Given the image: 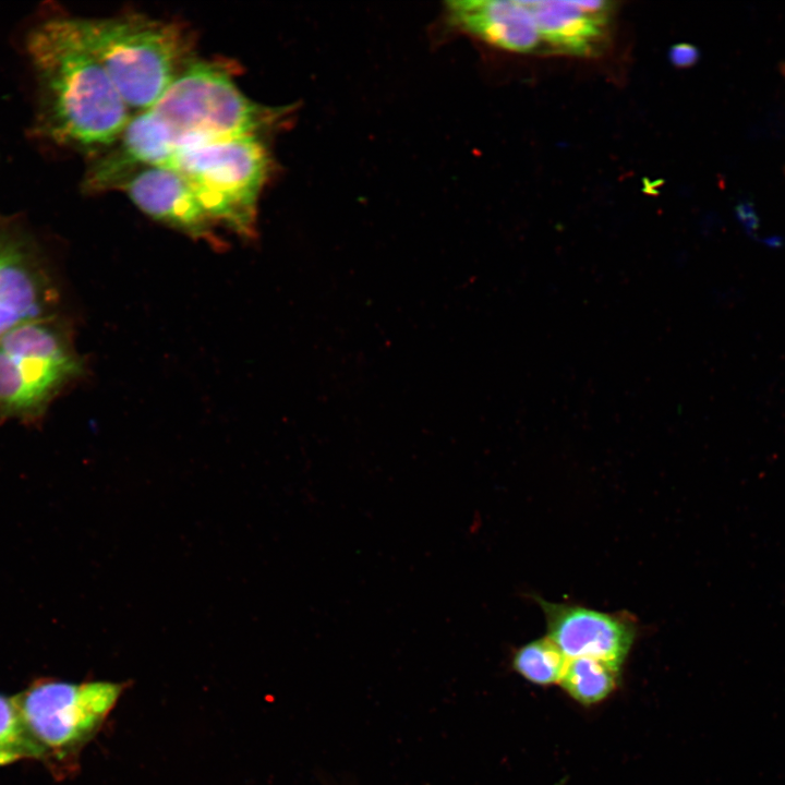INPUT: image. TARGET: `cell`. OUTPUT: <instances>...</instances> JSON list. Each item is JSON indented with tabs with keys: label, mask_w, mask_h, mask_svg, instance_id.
<instances>
[{
	"label": "cell",
	"mask_w": 785,
	"mask_h": 785,
	"mask_svg": "<svg viewBox=\"0 0 785 785\" xmlns=\"http://www.w3.org/2000/svg\"><path fill=\"white\" fill-rule=\"evenodd\" d=\"M234 70L227 61L192 59L149 108L174 131L179 148L240 135L263 136L280 122L285 112L245 96Z\"/></svg>",
	"instance_id": "obj_5"
},
{
	"label": "cell",
	"mask_w": 785,
	"mask_h": 785,
	"mask_svg": "<svg viewBox=\"0 0 785 785\" xmlns=\"http://www.w3.org/2000/svg\"><path fill=\"white\" fill-rule=\"evenodd\" d=\"M35 760L14 696L0 693V766Z\"/></svg>",
	"instance_id": "obj_15"
},
{
	"label": "cell",
	"mask_w": 785,
	"mask_h": 785,
	"mask_svg": "<svg viewBox=\"0 0 785 785\" xmlns=\"http://www.w3.org/2000/svg\"><path fill=\"white\" fill-rule=\"evenodd\" d=\"M178 149L174 131L153 109L138 111L94 159L85 177L86 190H119L138 170L167 165Z\"/></svg>",
	"instance_id": "obj_9"
},
{
	"label": "cell",
	"mask_w": 785,
	"mask_h": 785,
	"mask_svg": "<svg viewBox=\"0 0 785 785\" xmlns=\"http://www.w3.org/2000/svg\"><path fill=\"white\" fill-rule=\"evenodd\" d=\"M60 301L44 243L22 220L0 217V339L25 321L61 312Z\"/></svg>",
	"instance_id": "obj_7"
},
{
	"label": "cell",
	"mask_w": 785,
	"mask_h": 785,
	"mask_svg": "<svg viewBox=\"0 0 785 785\" xmlns=\"http://www.w3.org/2000/svg\"><path fill=\"white\" fill-rule=\"evenodd\" d=\"M671 62L678 68L692 65L698 60V50L690 44H676L669 52Z\"/></svg>",
	"instance_id": "obj_16"
},
{
	"label": "cell",
	"mask_w": 785,
	"mask_h": 785,
	"mask_svg": "<svg viewBox=\"0 0 785 785\" xmlns=\"http://www.w3.org/2000/svg\"><path fill=\"white\" fill-rule=\"evenodd\" d=\"M65 19L130 110L152 108L194 59L192 35L174 22L140 13Z\"/></svg>",
	"instance_id": "obj_2"
},
{
	"label": "cell",
	"mask_w": 785,
	"mask_h": 785,
	"mask_svg": "<svg viewBox=\"0 0 785 785\" xmlns=\"http://www.w3.org/2000/svg\"><path fill=\"white\" fill-rule=\"evenodd\" d=\"M128 683H70L37 678L14 696L35 752L50 774L75 776L84 748L96 737Z\"/></svg>",
	"instance_id": "obj_4"
},
{
	"label": "cell",
	"mask_w": 785,
	"mask_h": 785,
	"mask_svg": "<svg viewBox=\"0 0 785 785\" xmlns=\"http://www.w3.org/2000/svg\"><path fill=\"white\" fill-rule=\"evenodd\" d=\"M542 41L561 52L590 55L597 50L605 35L607 15L581 10L575 1H527Z\"/></svg>",
	"instance_id": "obj_12"
},
{
	"label": "cell",
	"mask_w": 785,
	"mask_h": 785,
	"mask_svg": "<svg viewBox=\"0 0 785 785\" xmlns=\"http://www.w3.org/2000/svg\"><path fill=\"white\" fill-rule=\"evenodd\" d=\"M619 671L588 657L568 660L560 685L577 702L591 705L607 698L617 686Z\"/></svg>",
	"instance_id": "obj_13"
},
{
	"label": "cell",
	"mask_w": 785,
	"mask_h": 785,
	"mask_svg": "<svg viewBox=\"0 0 785 785\" xmlns=\"http://www.w3.org/2000/svg\"><path fill=\"white\" fill-rule=\"evenodd\" d=\"M40 92L44 131L55 142L102 150L132 113L99 62L80 44L65 17L37 25L26 44Z\"/></svg>",
	"instance_id": "obj_1"
},
{
	"label": "cell",
	"mask_w": 785,
	"mask_h": 785,
	"mask_svg": "<svg viewBox=\"0 0 785 785\" xmlns=\"http://www.w3.org/2000/svg\"><path fill=\"white\" fill-rule=\"evenodd\" d=\"M547 637L568 659L588 657L619 671L636 637L628 617L539 599Z\"/></svg>",
	"instance_id": "obj_8"
},
{
	"label": "cell",
	"mask_w": 785,
	"mask_h": 785,
	"mask_svg": "<svg viewBox=\"0 0 785 785\" xmlns=\"http://www.w3.org/2000/svg\"><path fill=\"white\" fill-rule=\"evenodd\" d=\"M446 14L452 27L505 50L532 52L543 43L526 0H455Z\"/></svg>",
	"instance_id": "obj_11"
},
{
	"label": "cell",
	"mask_w": 785,
	"mask_h": 785,
	"mask_svg": "<svg viewBox=\"0 0 785 785\" xmlns=\"http://www.w3.org/2000/svg\"><path fill=\"white\" fill-rule=\"evenodd\" d=\"M118 191L146 215L189 235L214 242L216 224L191 184L177 171L146 167L131 176Z\"/></svg>",
	"instance_id": "obj_10"
},
{
	"label": "cell",
	"mask_w": 785,
	"mask_h": 785,
	"mask_svg": "<svg viewBox=\"0 0 785 785\" xmlns=\"http://www.w3.org/2000/svg\"><path fill=\"white\" fill-rule=\"evenodd\" d=\"M85 374L70 321H25L0 339V425L40 427L53 402Z\"/></svg>",
	"instance_id": "obj_3"
},
{
	"label": "cell",
	"mask_w": 785,
	"mask_h": 785,
	"mask_svg": "<svg viewBox=\"0 0 785 785\" xmlns=\"http://www.w3.org/2000/svg\"><path fill=\"white\" fill-rule=\"evenodd\" d=\"M164 167L194 189L217 227L251 237L271 162L261 135L204 141L179 148Z\"/></svg>",
	"instance_id": "obj_6"
},
{
	"label": "cell",
	"mask_w": 785,
	"mask_h": 785,
	"mask_svg": "<svg viewBox=\"0 0 785 785\" xmlns=\"http://www.w3.org/2000/svg\"><path fill=\"white\" fill-rule=\"evenodd\" d=\"M568 659L548 637L520 647L511 656L515 672L541 686L560 683Z\"/></svg>",
	"instance_id": "obj_14"
}]
</instances>
